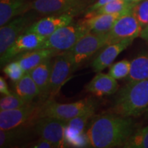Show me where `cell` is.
Returning a JSON list of instances; mask_svg holds the SVG:
<instances>
[{
  "label": "cell",
  "instance_id": "484cf974",
  "mask_svg": "<svg viewBox=\"0 0 148 148\" xmlns=\"http://www.w3.org/2000/svg\"><path fill=\"white\" fill-rule=\"evenodd\" d=\"M131 62L127 60H122L111 64L108 74L116 79L125 78L128 76L130 71Z\"/></svg>",
  "mask_w": 148,
  "mask_h": 148
},
{
  "label": "cell",
  "instance_id": "1f68e13d",
  "mask_svg": "<svg viewBox=\"0 0 148 148\" xmlns=\"http://www.w3.org/2000/svg\"><path fill=\"white\" fill-rule=\"evenodd\" d=\"M0 92H1V95H8L12 93L8 90V84L2 76L0 77Z\"/></svg>",
  "mask_w": 148,
  "mask_h": 148
},
{
  "label": "cell",
  "instance_id": "6da1fadb",
  "mask_svg": "<svg viewBox=\"0 0 148 148\" xmlns=\"http://www.w3.org/2000/svg\"><path fill=\"white\" fill-rule=\"evenodd\" d=\"M134 128L135 123L131 117L110 112L94 116L86 133L89 147L112 148L123 147Z\"/></svg>",
  "mask_w": 148,
  "mask_h": 148
},
{
  "label": "cell",
  "instance_id": "7c38bea8",
  "mask_svg": "<svg viewBox=\"0 0 148 148\" xmlns=\"http://www.w3.org/2000/svg\"><path fill=\"white\" fill-rule=\"evenodd\" d=\"M47 37L33 32H24L1 56V66L5 65L18 55L39 48Z\"/></svg>",
  "mask_w": 148,
  "mask_h": 148
},
{
  "label": "cell",
  "instance_id": "f1b7e54d",
  "mask_svg": "<svg viewBox=\"0 0 148 148\" xmlns=\"http://www.w3.org/2000/svg\"><path fill=\"white\" fill-rule=\"evenodd\" d=\"M132 13L133 14L142 27H145L148 24V0L135 4L133 7Z\"/></svg>",
  "mask_w": 148,
  "mask_h": 148
},
{
  "label": "cell",
  "instance_id": "4fadbf2b",
  "mask_svg": "<svg viewBox=\"0 0 148 148\" xmlns=\"http://www.w3.org/2000/svg\"><path fill=\"white\" fill-rule=\"evenodd\" d=\"M31 18L20 16L12 18L0 28V54L3 55L20 35L30 25Z\"/></svg>",
  "mask_w": 148,
  "mask_h": 148
},
{
  "label": "cell",
  "instance_id": "5b68a950",
  "mask_svg": "<svg viewBox=\"0 0 148 148\" xmlns=\"http://www.w3.org/2000/svg\"><path fill=\"white\" fill-rule=\"evenodd\" d=\"M108 33L88 32L68 50L71 54L74 70L98 50L108 45Z\"/></svg>",
  "mask_w": 148,
  "mask_h": 148
},
{
  "label": "cell",
  "instance_id": "603a6c76",
  "mask_svg": "<svg viewBox=\"0 0 148 148\" xmlns=\"http://www.w3.org/2000/svg\"><path fill=\"white\" fill-rule=\"evenodd\" d=\"M136 3L132 2L129 0H113L104 5L98 10L94 11L91 13L85 14V18L101 14H112L119 12H132L133 7Z\"/></svg>",
  "mask_w": 148,
  "mask_h": 148
},
{
  "label": "cell",
  "instance_id": "5bb4252c",
  "mask_svg": "<svg viewBox=\"0 0 148 148\" xmlns=\"http://www.w3.org/2000/svg\"><path fill=\"white\" fill-rule=\"evenodd\" d=\"M73 15L71 12L52 14L32 23L25 32H33L48 37L60 27L71 23Z\"/></svg>",
  "mask_w": 148,
  "mask_h": 148
},
{
  "label": "cell",
  "instance_id": "2e32d148",
  "mask_svg": "<svg viewBox=\"0 0 148 148\" xmlns=\"http://www.w3.org/2000/svg\"><path fill=\"white\" fill-rule=\"evenodd\" d=\"M119 84L115 78L109 74L99 72L85 86L86 92L101 97L110 95L117 92Z\"/></svg>",
  "mask_w": 148,
  "mask_h": 148
},
{
  "label": "cell",
  "instance_id": "3957f363",
  "mask_svg": "<svg viewBox=\"0 0 148 148\" xmlns=\"http://www.w3.org/2000/svg\"><path fill=\"white\" fill-rule=\"evenodd\" d=\"M90 29L83 20L75 23L60 27L54 33L46 38L38 49H52L58 51H68Z\"/></svg>",
  "mask_w": 148,
  "mask_h": 148
},
{
  "label": "cell",
  "instance_id": "30bf717a",
  "mask_svg": "<svg viewBox=\"0 0 148 148\" xmlns=\"http://www.w3.org/2000/svg\"><path fill=\"white\" fill-rule=\"evenodd\" d=\"M89 0H34L29 10L42 14H61L71 12L76 14L87 4Z\"/></svg>",
  "mask_w": 148,
  "mask_h": 148
},
{
  "label": "cell",
  "instance_id": "277c9868",
  "mask_svg": "<svg viewBox=\"0 0 148 148\" xmlns=\"http://www.w3.org/2000/svg\"><path fill=\"white\" fill-rule=\"evenodd\" d=\"M95 108V102L91 99H84L76 102L68 103H60L53 100H47L42 105L38 116H49L66 121Z\"/></svg>",
  "mask_w": 148,
  "mask_h": 148
},
{
  "label": "cell",
  "instance_id": "8992f818",
  "mask_svg": "<svg viewBox=\"0 0 148 148\" xmlns=\"http://www.w3.org/2000/svg\"><path fill=\"white\" fill-rule=\"evenodd\" d=\"M42 105L29 102L25 106L8 110H0V130H11L34 123Z\"/></svg>",
  "mask_w": 148,
  "mask_h": 148
},
{
  "label": "cell",
  "instance_id": "d6a6232c",
  "mask_svg": "<svg viewBox=\"0 0 148 148\" xmlns=\"http://www.w3.org/2000/svg\"><path fill=\"white\" fill-rule=\"evenodd\" d=\"M140 36L141 37V38H143V40L148 41V24L145 27H143L142 29L141 32H140Z\"/></svg>",
  "mask_w": 148,
  "mask_h": 148
},
{
  "label": "cell",
  "instance_id": "4dcf8cb0",
  "mask_svg": "<svg viewBox=\"0 0 148 148\" xmlns=\"http://www.w3.org/2000/svg\"><path fill=\"white\" fill-rule=\"evenodd\" d=\"M30 147L34 148H56L51 142L42 138H40L37 141L32 144Z\"/></svg>",
  "mask_w": 148,
  "mask_h": 148
},
{
  "label": "cell",
  "instance_id": "836d02e7",
  "mask_svg": "<svg viewBox=\"0 0 148 148\" xmlns=\"http://www.w3.org/2000/svg\"><path fill=\"white\" fill-rule=\"evenodd\" d=\"M144 114H145V118L147 120H148V108L145 110V112H144Z\"/></svg>",
  "mask_w": 148,
  "mask_h": 148
},
{
  "label": "cell",
  "instance_id": "83f0119b",
  "mask_svg": "<svg viewBox=\"0 0 148 148\" xmlns=\"http://www.w3.org/2000/svg\"><path fill=\"white\" fill-rule=\"evenodd\" d=\"M3 71L5 75L14 82H16L21 79L25 73L21 64L16 60H11L5 64L3 69Z\"/></svg>",
  "mask_w": 148,
  "mask_h": 148
},
{
  "label": "cell",
  "instance_id": "cb8c5ba5",
  "mask_svg": "<svg viewBox=\"0 0 148 148\" xmlns=\"http://www.w3.org/2000/svg\"><path fill=\"white\" fill-rule=\"evenodd\" d=\"M123 147L148 148V125L134 131Z\"/></svg>",
  "mask_w": 148,
  "mask_h": 148
},
{
  "label": "cell",
  "instance_id": "7a4b0ae2",
  "mask_svg": "<svg viewBox=\"0 0 148 148\" xmlns=\"http://www.w3.org/2000/svg\"><path fill=\"white\" fill-rule=\"evenodd\" d=\"M148 108V79L127 83L117 92L111 113L124 117H136Z\"/></svg>",
  "mask_w": 148,
  "mask_h": 148
},
{
  "label": "cell",
  "instance_id": "d6986e66",
  "mask_svg": "<svg viewBox=\"0 0 148 148\" xmlns=\"http://www.w3.org/2000/svg\"><path fill=\"white\" fill-rule=\"evenodd\" d=\"M27 0H0V26L29 10Z\"/></svg>",
  "mask_w": 148,
  "mask_h": 148
},
{
  "label": "cell",
  "instance_id": "7402d4cb",
  "mask_svg": "<svg viewBox=\"0 0 148 148\" xmlns=\"http://www.w3.org/2000/svg\"><path fill=\"white\" fill-rule=\"evenodd\" d=\"M148 79V53H141L131 61L130 71L126 77L127 83Z\"/></svg>",
  "mask_w": 148,
  "mask_h": 148
},
{
  "label": "cell",
  "instance_id": "9a60e30c",
  "mask_svg": "<svg viewBox=\"0 0 148 148\" xmlns=\"http://www.w3.org/2000/svg\"><path fill=\"white\" fill-rule=\"evenodd\" d=\"M134 40L132 38H127L107 45L92 60L91 67L93 71L99 73L110 66L116 57L129 47Z\"/></svg>",
  "mask_w": 148,
  "mask_h": 148
},
{
  "label": "cell",
  "instance_id": "e0dca14e",
  "mask_svg": "<svg viewBox=\"0 0 148 148\" xmlns=\"http://www.w3.org/2000/svg\"><path fill=\"white\" fill-rule=\"evenodd\" d=\"M51 58H49L40 63L30 71L27 72L34 79L39 89L40 97L41 101L45 102L49 97V82L51 70Z\"/></svg>",
  "mask_w": 148,
  "mask_h": 148
},
{
  "label": "cell",
  "instance_id": "52a82bcc",
  "mask_svg": "<svg viewBox=\"0 0 148 148\" xmlns=\"http://www.w3.org/2000/svg\"><path fill=\"white\" fill-rule=\"evenodd\" d=\"M73 71V62L69 51H60L55 56L51 65L47 100H53L58 95L61 86L69 79Z\"/></svg>",
  "mask_w": 148,
  "mask_h": 148
},
{
  "label": "cell",
  "instance_id": "4316f807",
  "mask_svg": "<svg viewBox=\"0 0 148 148\" xmlns=\"http://www.w3.org/2000/svg\"><path fill=\"white\" fill-rule=\"evenodd\" d=\"M28 102L20 97L16 93L4 95L0 99V110H8L25 106Z\"/></svg>",
  "mask_w": 148,
  "mask_h": 148
},
{
  "label": "cell",
  "instance_id": "ba28073f",
  "mask_svg": "<svg viewBox=\"0 0 148 148\" xmlns=\"http://www.w3.org/2000/svg\"><path fill=\"white\" fill-rule=\"evenodd\" d=\"M65 126L66 121L45 116H38L34 122L36 134L40 138L51 142L56 148L67 147L64 140Z\"/></svg>",
  "mask_w": 148,
  "mask_h": 148
},
{
  "label": "cell",
  "instance_id": "8fae6325",
  "mask_svg": "<svg viewBox=\"0 0 148 148\" xmlns=\"http://www.w3.org/2000/svg\"><path fill=\"white\" fill-rule=\"evenodd\" d=\"M142 29L143 27L132 12L123 14L116 20L108 33V45L127 38L135 39L136 37L140 36Z\"/></svg>",
  "mask_w": 148,
  "mask_h": 148
},
{
  "label": "cell",
  "instance_id": "d4e9b609",
  "mask_svg": "<svg viewBox=\"0 0 148 148\" xmlns=\"http://www.w3.org/2000/svg\"><path fill=\"white\" fill-rule=\"evenodd\" d=\"M24 126L11 130H0V147H8L25 134Z\"/></svg>",
  "mask_w": 148,
  "mask_h": 148
},
{
  "label": "cell",
  "instance_id": "9c48e42d",
  "mask_svg": "<svg viewBox=\"0 0 148 148\" xmlns=\"http://www.w3.org/2000/svg\"><path fill=\"white\" fill-rule=\"evenodd\" d=\"M95 109L66 121L64 140L67 147H86L89 146L85 128L95 116Z\"/></svg>",
  "mask_w": 148,
  "mask_h": 148
},
{
  "label": "cell",
  "instance_id": "f546056e",
  "mask_svg": "<svg viewBox=\"0 0 148 148\" xmlns=\"http://www.w3.org/2000/svg\"><path fill=\"white\" fill-rule=\"evenodd\" d=\"M112 1H113V0H97L95 3L90 5L87 8V10L86 11V14L91 13V12H94V11L98 10L99 8H101L103 5L107 4V3Z\"/></svg>",
  "mask_w": 148,
  "mask_h": 148
},
{
  "label": "cell",
  "instance_id": "e575fe53",
  "mask_svg": "<svg viewBox=\"0 0 148 148\" xmlns=\"http://www.w3.org/2000/svg\"><path fill=\"white\" fill-rule=\"evenodd\" d=\"M129 1H132V2H134V3H137L138 1H140V0H129Z\"/></svg>",
  "mask_w": 148,
  "mask_h": 148
},
{
  "label": "cell",
  "instance_id": "ffe728a7",
  "mask_svg": "<svg viewBox=\"0 0 148 148\" xmlns=\"http://www.w3.org/2000/svg\"><path fill=\"white\" fill-rule=\"evenodd\" d=\"M127 13L128 12L97 14L90 17L85 18L83 21L87 25L91 32L107 33L112 29L118 18Z\"/></svg>",
  "mask_w": 148,
  "mask_h": 148
},
{
  "label": "cell",
  "instance_id": "ac0fdd59",
  "mask_svg": "<svg viewBox=\"0 0 148 148\" xmlns=\"http://www.w3.org/2000/svg\"><path fill=\"white\" fill-rule=\"evenodd\" d=\"M59 52L52 49H37L21 53L13 60L18 61L25 73H27L47 59L53 58Z\"/></svg>",
  "mask_w": 148,
  "mask_h": 148
},
{
  "label": "cell",
  "instance_id": "44dd1931",
  "mask_svg": "<svg viewBox=\"0 0 148 148\" xmlns=\"http://www.w3.org/2000/svg\"><path fill=\"white\" fill-rule=\"evenodd\" d=\"M14 91L16 95L28 103L32 102L40 94L38 86L29 73H25L21 79L15 82Z\"/></svg>",
  "mask_w": 148,
  "mask_h": 148
}]
</instances>
